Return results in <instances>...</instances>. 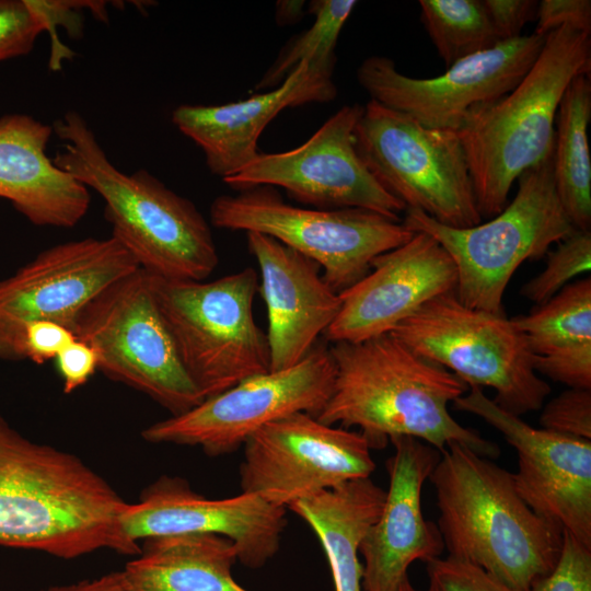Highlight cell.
I'll list each match as a JSON object with an SVG mask.
<instances>
[{
	"label": "cell",
	"mask_w": 591,
	"mask_h": 591,
	"mask_svg": "<svg viewBox=\"0 0 591 591\" xmlns=\"http://www.w3.org/2000/svg\"><path fill=\"white\" fill-rule=\"evenodd\" d=\"M335 366L331 395L315 416L349 429L358 427L371 449L395 437H413L442 452L453 443L496 459L499 447L460 425L448 405L470 389L460 376L414 351L393 335L328 347Z\"/></svg>",
	"instance_id": "cell-1"
},
{
	"label": "cell",
	"mask_w": 591,
	"mask_h": 591,
	"mask_svg": "<svg viewBox=\"0 0 591 591\" xmlns=\"http://www.w3.org/2000/svg\"><path fill=\"white\" fill-rule=\"evenodd\" d=\"M127 502L74 454L34 442L0 416V545L72 559L138 555L120 525Z\"/></svg>",
	"instance_id": "cell-2"
},
{
	"label": "cell",
	"mask_w": 591,
	"mask_h": 591,
	"mask_svg": "<svg viewBox=\"0 0 591 591\" xmlns=\"http://www.w3.org/2000/svg\"><path fill=\"white\" fill-rule=\"evenodd\" d=\"M429 480L448 556L475 565L514 591H531L560 555L563 530L535 513L512 473L453 443Z\"/></svg>",
	"instance_id": "cell-3"
},
{
	"label": "cell",
	"mask_w": 591,
	"mask_h": 591,
	"mask_svg": "<svg viewBox=\"0 0 591 591\" xmlns=\"http://www.w3.org/2000/svg\"><path fill=\"white\" fill-rule=\"evenodd\" d=\"M51 127L63 141L54 163L103 198L112 237L140 268L165 279L197 281L213 273L219 255L210 223L193 201L147 170H118L78 112H67Z\"/></svg>",
	"instance_id": "cell-4"
},
{
	"label": "cell",
	"mask_w": 591,
	"mask_h": 591,
	"mask_svg": "<svg viewBox=\"0 0 591 591\" xmlns=\"http://www.w3.org/2000/svg\"><path fill=\"white\" fill-rule=\"evenodd\" d=\"M590 35L561 26L546 35L515 88L467 115L456 132L482 218L497 216L514 181L553 153L560 101L573 78L590 73Z\"/></svg>",
	"instance_id": "cell-5"
},
{
	"label": "cell",
	"mask_w": 591,
	"mask_h": 591,
	"mask_svg": "<svg viewBox=\"0 0 591 591\" xmlns=\"http://www.w3.org/2000/svg\"><path fill=\"white\" fill-rule=\"evenodd\" d=\"M518 183L511 202L474 227L452 228L419 209L405 210L403 224L433 237L452 258L454 293L468 308L503 314L502 298L514 271L525 260L542 258L575 229L556 193L553 153L525 170Z\"/></svg>",
	"instance_id": "cell-6"
},
{
	"label": "cell",
	"mask_w": 591,
	"mask_h": 591,
	"mask_svg": "<svg viewBox=\"0 0 591 591\" xmlns=\"http://www.w3.org/2000/svg\"><path fill=\"white\" fill-rule=\"evenodd\" d=\"M150 276L182 362L204 398L270 371L267 336L254 317L253 268L211 281Z\"/></svg>",
	"instance_id": "cell-7"
},
{
	"label": "cell",
	"mask_w": 591,
	"mask_h": 591,
	"mask_svg": "<svg viewBox=\"0 0 591 591\" xmlns=\"http://www.w3.org/2000/svg\"><path fill=\"white\" fill-rule=\"evenodd\" d=\"M209 213L218 229L262 233L313 260L338 294L367 276L375 257L415 234L402 221L366 209L293 206L269 186L218 196Z\"/></svg>",
	"instance_id": "cell-8"
},
{
	"label": "cell",
	"mask_w": 591,
	"mask_h": 591,
	"mask_svg": "<svg viewBox=\"0 0 591 591\" xmlns=\"http://www.w3.org/2000/svg\"><path fill=\"white\" fill-rule=\"evenodd\" d=\"M390 334L468 386L493 387V401L515 416L541 409L551 393L511 320L468 308L454 292L429 300Z\"/></svg>",
	"instance_id": "cell-9"
},
{
	"label": "cell",
	"mask_w": 591,
	"mask_h": 591,
	"mask_svg": "<svg viewBox=\"0 0 591 591\" xmlns=\"http://www.w3.org/2000/svg\"><path fill=\"white\" fill-rule=\"evenodd\" d=\"M355 146L376 182L406 209L452 228L482 222L456 131L426 127L370 100L355 127Z\"/></svg>",
	"instance_id": "cell-10"
},
{
	"label": "cell",
	"mask_w": 591,
	"mask_h": 591,
	"mask_svg": "<svg viewBox=\"0 0 591 591\" xmlns=\"http://www.w3.org/2000/svg\"><path fill=\"white\" fill-rule=\"evenodd\" d=\"M74 335L90 345L99 369L152 398L172 416L205 398L186 371L142 268L109 285L80 313Z\"/></svg>",
	"instance_id": "cell-11"
},
{
	"label": "cell",
	"mask_w": 591,
	"mask_h": 591,
	"mask_svg": "<svg viewBox=\"0 0 591 591\" xmlns=\"http://www.w3.org/2000/svg\"><path fill=\"white\" fill-rule=\"evenodd\" d=\"M335 366L328 348L315 345L296 366L250 376L194 408L152 424L151 443L199 447L209 456L228 455L266 425L296 413L316 416L326 404Z\"/></svg>",
	"instance_id": "cell-12"
},
{
	"label": "cell",
	"mask_w": 591,
	"mask_h": 591,
	"mask_svg": "<svg viewBox=\"0 0 591 591\" xmlns=\"http://www.w3.org/2000/svg\"><path fill=\"white\" fill-rule=\"evenodd\" d=\"M242 493L288 509L298 500L370 477L371 447L360 431L296 413L256 431L243 445Z\"/></svg>",
	"instance_id": "cell-13"
},
{
	"label": "cell",
	"mask_w": 591,
	"mask_h": 591,
	"mask_svg": "<svg viewBox=\"0 0 591 591\" xmlns=\"http://www.w3.org/2000/svg\"><path fill=\"white\" fill-rule=\"evenodd\" d=\"M362 111L359 104L345 105L299 147L259 152L222 181L235 192L259 186L282 188L305 207L359 208L401 221L405 205L376 182L357 153L355 127Z\"/></svg>",
	"instance_id": "cell-14"
},
{
	"label": "cell",
	"mask_w": 591,
	"mask_h": 591,
	"mask_svg": "<svg viewBox=\"0 0 591 591\" xmlns=\"http://www.w3.org/2000/svg\"><path fill=\"white\" fill-rule=\"evenodd\" d=\"M545 38L533 33L500 42L429 79L408 77L391 58L371 56L358 67L357 79L370 100L426 127L457 131L473 108L518 85L538 57Z\"/></svg>",
	"instance_id": "cell-15"
},
{
	"label": "cell",
	"mask_w": 591,
	"mask_h": 591,
	"mask_svg": "<svg viewBox=\"0 0 591 591\" xmlns=\"http://www.w3.org/2000/svg\"><path fill=\"white\" fill-rule=\"evenodd\" d=\"M139 265L114 237H85L42 251L0 280V359H22L24 325L53 321L74 334L82 310Z\"/></svg>",
	"instance_id": "cell-16"
},
{
	"label": "cell",
	"mask_w": 591,
	"mask_h": 591,
	"mask_svg": "<svg viewBox=\"0 0 591 591\" xmlns=\"http://www.w3.org/2000/svg\"><path fill=\"white\" fill-rule=\"evenodd\" d=\"M498 430L515 450V488L538 515L591 546V440L534 428L487 397L478 386L453 402Z\"/></svg>",
	"instance_id": "cell-17"
},
{
	"label": "cell",
	"mask_w": 591,
	"mask_h": 591,
	"mask_svg": "<svg viewBox=\"0 0 591 591\" xmlns=\"http://www.w3.org/2000/svg\"><path fill=\"white\" fill-rule=\"evenodd\" d=\"M287 509L253 494L210 499L195 493L178 477L162 476L135 503L127 502L119 521L125 535L146 538L211 533L230 538L237 560L262 568L279 551L287 525Z\"/></svg>",
	"instance_id": "cell-18"
},
{
	"label": "cell",
	"mask_w": 591,
	"mask_h": 591,
	"mask_svg": "<svg viewBox=\"0 0 591 591\" xmlns=\"http://www.w3.org/2000/svg\"><path fill=\"white\" fill-rule=\"evenodd\" d=\"M456 281L448 252L430 235L415 232L375 257L369 274L340 293V311L324 335L337 343L389 334L429 300L454 292Z\"/></svg>",
	"instance_id": "cell-19"
},
{
	"label": "cell",
	"mask_w": 591,
	"mask_h": 591,
	"mask_svg": "<svg viewBox=\"0 0 591 591\" xmlns=\"http://www.w3.org/2000/svg\"><path fill=\"white\" fill-rule=\"evenodd\" d=\"M389 488L376 521L359 545L362 591H398L416 560L428 563L444 551L437 524L424 517L422 486L441 452L413 437L390 439Z\"/></svg>",
	"instance_id": "cell-20"
},
{
	"label": "cell",
	"mask_w": 591,
	"mask_h": 591,
	"mask_svg": "<svg viewBox=\"0 0 591 591\" xmlns=\"http://www.w3.org/2000/svg\"><path fill=\"white\" fill-rule=\"evenodd\" d=\"M246 240L259 267L270 371L289 369L313 349L335 321L341 298L313 260L262 233L248 232Z\"/></svg>",
	"instance_id": "cell-21"
},
{
	"label": "cell",
	"mask_w": 591,
	"mask_h": 591,
	"mask_svg": "<svg viewBox=\"0 0 591 591\" xmlns=\"http://www.w3.org/2000/svg\"><path fill=\"white\" fill-rule=\"evenodd\" d=\"M53 132L30 115L0 117V198L35 225L72 228L86 215L91 196L46 154Z\"/></svg>",
	"instance_id": "cell-22"
},
{
	"label": "cell",
	"mask_w": 591,
	"mask_h": 591,
	"mask_svg": "<svg viewBox=\"0 0 591 591\" xmlns=\"http://www.w3.org/2000/svg\"><path fill=\"white\" fill-rule=\"evenodd\" d=\"M318 100L303 61L267 92L221 105H179L172 123L201 149L210 173L224 179L257 157L260 135L280 112Z\"/></svg>",
	"instance_id": "cell-23"
},
{
	"label": "cell",
	"mask_w": 591,
	"mask_h": 591,
	"mask_svg": "<svg viewBox=\"0 0 591 591\" xmlns=\"http://www.w3.org/2000/svg\"><path fill=\"white\" fill-rule=\"evenodd\" d=\"M233 542L211 533L143 540L121 570L129 591H248L237 583Z\"/></svg>",
	"instance_id": "cell-24"
},
{
	"label": "cell",
	"mask_w": 591,
	"mask_h": 591,
	"mask_svg": "<svg viewBox=\"0 0 591 591\" xmlns=\"http://www.w3.org/2000/svg\"><path fill=\"white\" fill-rule=\"evenodd\" d=\"M385 490L370 477L346 482L288 507L317 536L335 591H362L359 545L380 515Z\"/></svg>",
	"instance_id": "cell-25"
},
{
	"label": "cell",
	"mask_w": 591,
	"mask_h": 591,
	"mask_svg": "<svg viewBox=\"0 0 591 591\" xmlns=\"http://www.w3.org/2000/svg\"><path fill=\"white\" fill-rule=\"evenodd\" d=\"M590 73L572 79L560 101L553 151L558 199L575 229L591 225V158L588 126L591 118Z\"/></svg>",
	"instance_id": "cell-26"
},
{
	"label": "cell",
	"mask_w": 591,
	"mask_h": 591,
	"mask_svg": "<svg viewBox=\"0 0 591 591\" xmlns=\"http://www.w3.org/2000/svg\"><path fill=\"white\" fill-rule=\"evenodd\" d=\"M357 2L355 0H314L308 12L313 24L293 36L264 73L255 90H271L281 84L300 63L306 62L309 83L321 103L333 101L337 89L333 81L336 46L341 30Z\"/></svg>",
	"instance_id": "cell-27"
},
{
	"label": "cell",
	"mask_w": 591,
	"mask_h": 591,
	"mask_svg": "<svg viewBox=\"0 0 591 591\" xmlns=\"http://www.w3.org/2000/svg\"><path fill=\"white\" fill-rule=\"evenodd\" d=\"M510 320L534 356L591 343V278L567 285L528 315Z\"/></svg>",
	"instance_id": "cell-28"
},
{
	"label": "cell",
	"mask_w": 591,
	"mask_h": 591,
	"mask_svg": "<svg viewBox=\"0 0 591 591\" xmlns=\"http://www.w3.org/2000/svg\"><path fill=\"white\" fill-rule=\"evenodd\" d=\"M421 21L447 68L500 43L483 0H420Z\"/></svg>",
	"instance_id": "cell-29"
},
{
	"label": "cell",
	"mask_w": 591,
	"mask_h": 591,
	"mask_svg": "<svg viewBox=\"0 0 591 591\" xmlns=\"http://www.w3.org/2000/svg\"><path fill=\"white\" fill-rule=\"evenodd\" d=\"M545 268L521 288V296L537 306L557 294L575 277L591 269V232L573 229L548 252Z\"/></svg>",
	"instance_id": "cell-30"
},
{
	"label": "cell",
	"mask_w": 591,
	"mask_h": 591,
	"mask_svg": "<svg viewBox=\"0 0 591 591\" xmlns=\"http://www.w3.org/2000/svg\"><path fill=\"white\" fill-rule=\"evenodd\" d=\"M48 31V16L34 0H0V61L27 55Z\"/></svg>",
	"instance_id": "cell-31"
},
{
	"label": "cell",
	"mask_w": 591,
	"mask_h": 591,
	"mask_svg": "<svg viewBox=\"0 0 591 591\" xmlns=\"http://www.w3.org/2000/svg\"><path fill=\"white\" fill-rule=\"evenodd\" d=\"M543 429L591 440V390L569 387L542 406Z\"/></svg>",
	"instance_id": "cell-32"
},
{
	"label": "cell",
	"mask_w": 591,
	"mask_h": 591,
	"mask_svg": "<svg viewBox=\"0 0 591 591\" xmlns=\"http://www.w3.org/2000/svg\"><path fill=\"white\" fill-rule=\"evenodd\" d=\"M531 591H591V546L563 531L560 555L554 569Z\"/></svg>",
	"instance_id": "cell-33"
},
{
	"label": "cell",
	"mask_w": 591,
	"mask_h": 591,
	"mask_svg": "<svg viewBox=\"0 0 591 591\" xmlns=\"http://www.w3.org/2000/svg\"><path fill=\"white\" fill-rule=\"evenodd\" d=\"M425 591H514L482 568L447 556L426 563Z\"/></svg>",
	"instance_id": "cell-34"
},
{
	"label": "cell",
	"mask_w": 591,
	"mask_h": 591,
	"mask_svg": "<svg viewBox=\"0 0 591 591\" xmlns=\"http://www.w3.org/2000/svg\"><path fill=\"white\" fill-rule=\"evenodd\" d=\"M536 372L569 387L591 390V343L533 356Z\"/></svg>",
	"instance_id": "cell-35"
},
{
	"label": "cell",
	"mask_w": 591,
	"mask_h": 591,
	"mask_svg": "<svg viewBox=\"0 0 591 591\" xmlns=\"http://www.w3.org/2000/svg\"><path fill=\"white\" fill-rule=\"evenodd\" d=\"M77 337L67 327L53 321H33L24 325L22 359L43 364L57 355Z\"/></svg>",
	"instance_id": "cell-36"
},
{
	"label": "cell",
	"mask_w": 591,
	"mask_h": 591,
	"mask_svg": "<svg viewBox=\"0 0 591 591\" xmlns=\"http://www.w3.org/2000/svg\"><path fill=\"white\" fill-rule=\"evenodd\" d=\"M537 25L534 33L547 35L570 26L586 34L591 33L590 0H543L537 4Z\"/></svg>",
	"instance_id": "cell-37"
},
{
	"label": "cell",
	"mask_w": 591,
	"mask_h": 591,
	"mask_svg": "<svg viewBox=\"0 0 591 591\" xmlns=\"http://www.w3.org/2000/svg\"><path fill=\"white\" fill-rule=\"evenodd\" d=\"M484 7L499 42L521 36L524 25L536 19L535 0H483Z\"/></svg>",
	"instance_id": "cell-38"
},
{
	"label": "cell",
	"mask_w": 591,
	"mask_h": 591,
	"mask_svg": "<svg viewBox=\"0 0 591 591\" xmlns=\"http://www.w3.org/2000/svg\"><path fill=\"white\" fill-rule=\"evenodd\" d=\"M55 360L66 394L84 385L99 369L96 352L79 338L68 344Z\"/></svg>",
	"instance_id": "cell-39"
},
{
	"label": "cell",
	"mask_w": 591,
	"mask_h": 591,
	"mask_svg": "<svg viewBox=\"0 0 591 591\" xmlns=\"http://www.w3.org/2000/svg\"><path fill=\"white\" fill-rule=\"evenodd\" d=\"M40 591H129L123 571H113L104 576L78 582L54 586Z\"/></svg>",
	"instance_id": "cell-40"
},
{
	"label": "cell",
	"mask_w": 591,
	"mask_h": 591,
	"mask_svg": "<svg viewBox=\"0 0 591 591\" xmlns=\"http://www.w3.org/2000/svg\"><path fill=\"white\" fill-rule=\"evenodd\" d=\"M303 0H279L275 5V19L278 25H292L304 16Z\"/></svg>",
	"instance_id": "cell-41"
},
{
	"label": "cell",
	"mask_w": 591,
	"mask_h": 591,
	"mask_svg": "<svg viewBox=\"0 0 591 591\" xmlns=\"http://www.w3.org/2000/svg\"><path fill=\"white\" fill-rule=\"evenodd\" d=\"M398 591H419L417 590L413 583L410 582L409 578L407 577L403 583L401 584Z\"/></svg>",
	"instance_id": "cell-42"
}]
</instances>
